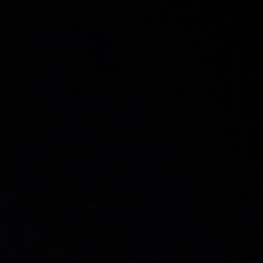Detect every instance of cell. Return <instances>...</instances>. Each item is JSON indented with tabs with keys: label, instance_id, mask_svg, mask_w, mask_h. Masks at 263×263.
I'll return each mask as SVG.
<instances>
[]
</instances>
